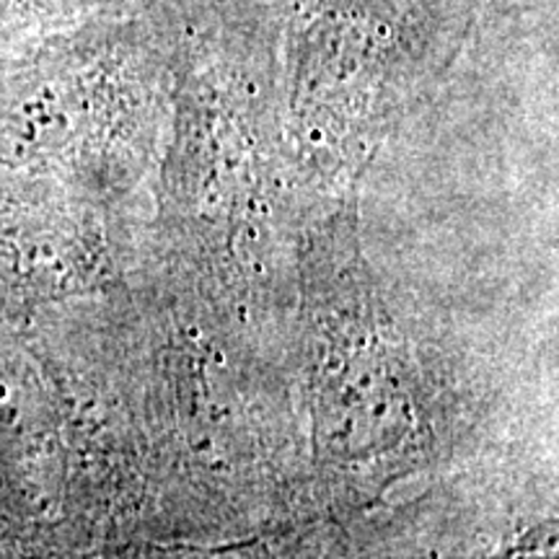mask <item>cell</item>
Here are the masks:
<instances>
[{"mask_svg":"<svg viewBox=\"0 0 559 559\" xmlns=\"http://www.w3.org/2000/svg\"><path fill=\"white\" fill-rule=\"evenodd\" d=\"M5 3L11 5V11L19 13H45V16H52V13L75 11L94 3H111V0H5Z\"/></svg>","mask_w":559,"mask_h":559,"instance_id":"obj_1","label":"cell"}]
</instances>
